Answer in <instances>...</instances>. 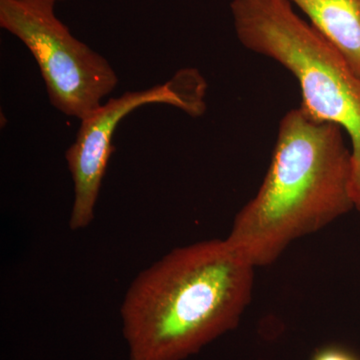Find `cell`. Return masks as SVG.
Segmentation results:
<instances>
[{"label":"cell","instance_id":"obj_6","mask_svg":"<svg viewBox=\"0 0 360 360\" xmlns=\"http://www.w3.org/2000/svg\"><path fill=\"white\" fill-rule=\"evenodd\" d=\"M360 77V0H290Z\"/></svg>","mask_w":360,"mask_h":360},{"label":"cell","instance_id":"obj_2","mask_svg":"<svg viewBox=\"0 0 360 360\" xmlns=\"http://www.w3.org/2000/svg\"><path fill=\"white\" fill-rule=\"evenodd\" d=\"M345 130L295 108L283 116L271 161L226 240L251 265L269 266L298 238L354 210Z\"/></svg>","mask_w":360,"mask_h":360},{"label":"cell","instance_id":"obj_8","mask_svg":"<svg viewBox=\"0 0 360 360\" xmlns=\"http://www.w3.org/2000/svg\"><path fill=\"white\" fill-rule=\"evenodd\" d=\"M51 1L56 2H56L61 1V0H51Z\"/></svg>","mask_w":360,"mask_h":360},{"label":"cell","instance_id":"obj_5","mask_svg":"<svg viewBox=\"0 0 360 360\" xmlns=\"http://www.w3.org/2000/svg\"><path fill=\"white\" fill-rule=\"evenodd\" d=\"M206 90L207 85L200 71L186 68L177 71L165 84L111 97L80 120L77 139L65 153L75 186L68 224L71 231L85 229L94 219L101 184L113 150V135L120 123L148 104H167L193 117L202 115L206 110Z\"/></svg>","mask_w":360,"mask_h":360},{"label":"cell","instance_id":"obj_3","mask_svg":"<svg viewBox=\"0 0 360 360\" xmlns=\"http://www.w3.org/2000/svg\"><path fill=\"white\" fill-rule=\"evenodd\" d=\"M234 32L248 51L276 61L300 84V108L338 125L352 144V193L360 212V77L290 0H232Z\"/></svg>","mask_w":360,"mask_h":360},{"label":"cell","instance_id":"obj_1","mask_svg":"<svg viewBox=\"0 0 360 360\" xmlns=\"http://www.w3.org/2000/svg\"><path fill=\"white\" fill-rule=\"evenodd\" d=\"M255 269L226 239H210L141 271L120 309L129 360H184L238 328Z\"/></svg>","mask_w":360,"mask_h":360},{"label":"cell","instance_id":"obj_7","mask_svg":"<svg viewBox=\"0 0 360 360\" xmlns=\"http://www.w3.org/2000/svg\"><path fill=\"white\" fill-rule=\"evenodd\" d=\"M310 360H360V359L347 348L340 345H329L317 348Z\"/></svg>","mask_w":360,"mask_h":360},{"label":"cell","instance_id":"obj_4","mask_svg":"<svg viewBox=\"0 0 360 360\" xmlns=\"http://www.w3.org/2000/svg\"><path fill=\"white\" fill-rule=\"evenodd\" d=\"M56 4L51 0H0V26L32 54L52 105L82 120L115 89L118 77L108 59L59 20Z\"/></svg>","mask_w":360,"mask_h":360}]
</instances>
